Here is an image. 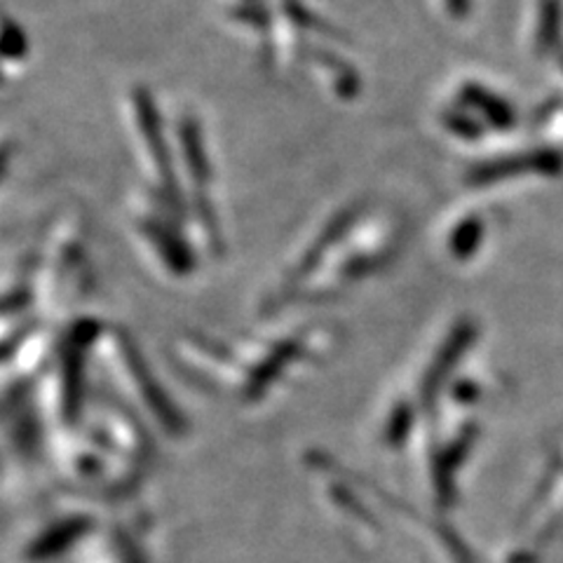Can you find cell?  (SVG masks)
I'll return each instance as SVG.
<instances>
[{"label": "cell", "mask_w": 563, "mask_h": 563, "mask_svg": "<svg viewBox=\"0 0 563 563\" xmlns=\"http://www.w3.org/2000/svg\"><path fill=\"white\" fill-rule=\"evenodd\" d=\"M223 20L266 59H273V12L268 0H217Z\"/></svg>", "instance_id": "cell-2"}, {"label": "cell", "mask_w": 563, "mask_h": 563, "mask_svg": "<svg viewBox=\"0 0 563 563\" xmlns=\"http://www.w3.org/2000/svg\"><path fill=\"white\" fill-rule=\"evenodd\" d=\"M12 157H14V144L12 139L0 134V184H3V179L10 172V165H12Z\"/></svg>", "instance_id": "cell-4"}, {"label": "cell", "mask_w": 563, "mask_h": 563, "mask_svg": "<svg viewBox=\"0 0 563 563\" xmlns=\"http://www.w3.org/2000/svg\"><path fill=\"white\" fill-rule=\"evenodd\" d=\"M29 57V41L10 14L0 10V82L10 68H20Z\"/></svg>", "instance_id": "cell-3"}, {"label": "cell", "mask_w": 563, "mask_h": 563, "mask_svg": "<svg viewBox=\"0 0 563 563\" xmlns=\"http://www.w3.org/2000/svg\"><path fill=\"white\" fill-rule=\"evenodd\" d=\"M125 115L130 120V132H134L136 136L141 163H144L148 174L146 188L157 192V196L186 207L179 167H176L172 132H167L161 109H157L155 99L144 90V87H134V90L128 92Z\"/></svg>", "instance_id": "cell-1"}]
</instances>
